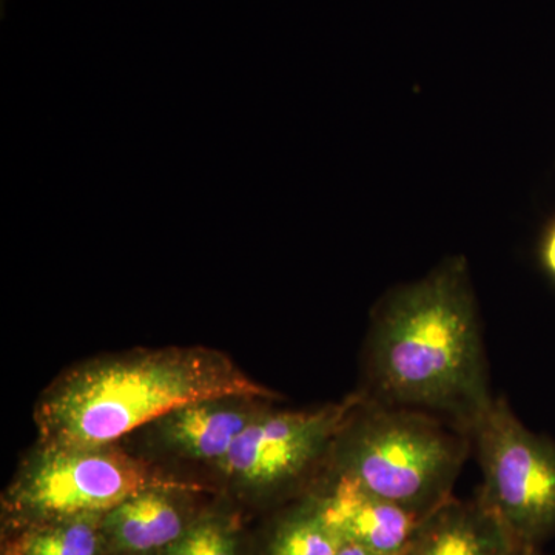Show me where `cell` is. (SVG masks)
<instances>
[{
    "label": "cell",
    "mask_w": 555,
    "mask_h": 555,
    "mask_svg": "<svg viewBox=\"0 0 555 555\" xmlns=\"http://www.w3.org/2000/svg\"><path fill=\"white\" fill-rule=\"evenodd\" d=\"M337 555H382L367 550V547L358 545V543L350 542V540H343L341 545L338 547Z\"/></svg>",
    "instance_id": "15"
},
{
    "label": "cell",
    "mask_w": 555,
    "mask_h": 555,
    "mask_svg": "<svg viewBox=\"0 0 555 555\" xmlns=\"http://www.w3.org/2000/svg\"><path fill=\"white\" fill-rule=\"evenodd\" d=\"M360 400V393L339 403L306 411L268 408L241 434L219 473L236 488L262 500H281L312 491V478L326 469L335 438Z\"/></svg>",
    "instance_id": "6"
},
{
    "label": "cell",
    "mask_w": 555,
    "mask_h": 555,
    "mask_svg": "<svg viewBox=\"0 0 555 555\" xmlns=\"http://www.w3.org/2000/svg\"><path fill=\"white\" fill-rule=\"evenodd\" d=\"M470 434L418 409L360 400L335 438L326 470L427 517L452 499Z\"/></svg>",
    "instance_id": "3"
},
{
    "label": "cell",
    "mask_w": 555,
    "mask_h": 555,
    "mask_svg": "<svg viewBox=\"0 0 555 555\" xmlns=\"http://www.w3.org/2000/svg\"><path fill=\"white\" fill-rule=\"evenodd\" d=\"M158 486H189L126 454L122 449L46 448L22 466L7 500L35 524L56 518L104 516L130 496Z\"/></svg>",
    "instance_id": "5"
},
{
    "label": "cell",
    "mask_w": 555,
    "mask_h": 555,
    "mask_svg": "<svg viewBox=\"0 0 555 555\" xmlns=\"http://www.w3.org/2000/svg\"><path fill=\"white\" fill-rule=\"evenodd\" d=\"M310 492L317 496L326 524L343 540L382 555L406 553L426 518L326 469Z\"/></svg>",
    "instance_id": "7"
},
{
    "label": "cell",
    "mask_w": 555,
    "mask_h": 555,
    "mask_svg": "<svg viewBox=\"0 0 555 555\" xmlns=\"http://www.w3.org/2000/svg\"><path fill=\"white\" fill-rule=\"evenodd\" d=\"M192 486L145 489L102 517L105 545L120 554L145 555L169 550L190 525L184 505Z\"/></svg>",
    "instance_id": "9"
},
{
    "label": "cell",
    "mask_w": 555,
    "mask_h": 555,
    "mask_svg": "<svg viewBox=\"0 0 555 555\" xmlns=\"http://www.w3.org/2000/svg\"><path fill=\"white\" fill-rule=\"evenodd\" d=\"M470 438L483 476L477 499L525 553L540 551L555 534V441L528 429L503 397Z\"/></svg>",
    "instance_id": "4"
},
{
    "label": "cell",
    "mask_w": 555,
    "mask_h": 555,
    "mask_svg": "<svg viewBox=\"0 0 555 555\" xmlns=\"http://www.w3.org/2000/svg\"><path fill=\"white\" fill-rule=\"evenodd\" d=\"M540 262L547 275L555 281V217L547 222L540 241Z\"/></svg>",
    "instance_id": "14"
},
{
    "label": "cell",
    "mask_w": 555,
    "mask_h": 555,
    "mask_svg": "<svg viewBox=\"0 0 555 555\" xmlns=\"http://www.w3.org/2000/svg\"><path fill=\"white\" fill-rule=\"evenodd\" d=\"M219 397L280 398L232 358L208 347L93 358L43 390L35 409L39 447H108L175 409Z\"/></svg>",
    "instance_id": "2"
},
{
    "label": "cell",
    "mask_w": 555,
    "mask_h": 555,
    "mask_svg": "<svg viewBox=\"0 0 555 555\" xmlns=\"http://www.w3.org/2000/svg\"><path fill=\"white\" fill-rule=\"evenodd\" d=\"M5 555H21L20 543H16V545H11L9 550H7Z\"/></svg>",
    "instance_id": "16"
},
{
    "label": "cell",
    "mask_w": 555,
    "mask_h": 555,
    "mask_svg": "<svg viewBox=\"0 0 555 555\" xmlns=\"http://www.w3.org/2000/svg\"><path fill=\"white\" fill-rule=\"evenodd\" d=\"M364 377L358 393L366 400L429 412L470 434L495 396L466 259L448 258L383 297L364 347Z\"/></svg>",
    "instance_id": "1"
},
{
    "label": "cell",
    "mask_w": 555,
    "mask_h": 555,
    "mask_svg": "<svg viewBox=\"0 0 555 555\" xmlns=\"http://www.w3.org/2000/svg\"><path fill=\"white\" fill-rule=\"evenodd\" d=\"M269 401L250 397L208 398L175 409L150 426L167 451L218 466L244 429L269 408Z\"/></svg>",
    "instance_id": "8"
},
{
    "label": "cell",
    "mask_w": 555,
    "mask_h": 555,
    "mask_svg": "<svg viewBox=\"0 0 555 555\" xmlns=\"http://www.w3.org/2000/svg\"><path fill=\"white\" fill-rule=\"evenodd\" d=\"M102 517L78 516L35 524L20 540L21 555H101Z\"/></svg>",
    "instance_id": "12"
},
{
    "label": "cell",
    "mask_w": 555,
    "mask_h": 555,
    "mask_svg": "<svg viewBox=\"0 0 555 555\" xmlns=\"http://www.w3.org/2000/svg\"><path fill=\"white\" fill-rule=\"evenodd\" d=\"M480 500L449 499L430 513L403 555H524Z\"/></svg>",
    "instance_id": "10"
},
{
    "label": "cell",
    "mask_w": 555,
    "mask_h": 555,
    "mask_svg": "<svg viewBox=\"0 0 555 555\" xmlns=\"http://www.w3.org/2000/svg\"><path fill=\"white\" fill-rule=\"evenodd\" d=\"M341 542L309 492L276 517L262 555H337Z\"/></svg>",
    "instance_id": "11"
},
{
    "label": "cell",
    "mask_w": 555,
    "mask_h": 555,
    "mask_svg": "<svg viewBox=\"0 0 555 555\" xmlns=\"http://www.w3.org/2000/svg\"><path fill=\"white\" fill-rule=\"evenodd\" d=\"M160 555H240L238 529L225 517L203 518Z\"/></svg>",
    "instance_id": "13"
},
{
    "label": "cell",
    "mask_w": 555,
    "mask_h": 555,
    "mask_svg": "<svg viewBox=\"0 0 555 555\" xmlns=\"http://www.w3.org/2000/svg\"><path fill=\"white\" fill-rule=\"evenodd\" d=\"M524 555H545V554L540 553V551H531V553H526Z\"/></svg>",
    "instance_id": "17"
}]
</instances>
